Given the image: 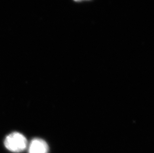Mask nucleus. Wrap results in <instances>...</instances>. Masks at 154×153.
I'll return each mask as SVG.
<instances>
[{
  "label": "nucleus",
  "mask_w": 154,
  "mask_h": 153,
  "mask_svg": "<svg viewBox=\"0 0 154 153\" xmlns=\"http://www.w3.org/2000/svg\"><path fill=\"white\" fill-rule=\"evenodd\" d=\"M4 145L11 152L20 153L26 149L28 141L23 135L17 132H14L6 137Z\"/></svg>",
  "instance_id": "obj_1"
},
{
  "label": "nucleus",
  "mask_w": 154,
  "mask_h": 153,
  "mask_svg": "<svg viewBox=\"0 0 154 153\" xmlns=\"http://www.w3.org/2000/svg\"><path fill=\"white\" fill-rule=\"evenodd\" d=\"M48 151L47 142L41 138L32 139L28 148V153H48Z\"/></svg>",
  "instance_id": "obj_2"
},
{
  "label": "nucleus",
  "mask_w": 154,
  "mask_h": 153,
  "mask_svg": "<svg viewBox=\"0 0 154 153\" xmlns=\"http://www.w3.org/2000/svg\"><path fill=\"white\" fill-rule=\"evenodd\" d=\"M92 1L93 0H73V1L77 3H82L83 2H90Z\"/></svg>",
  "instance_id": "obj_3"
}]
</instances>
